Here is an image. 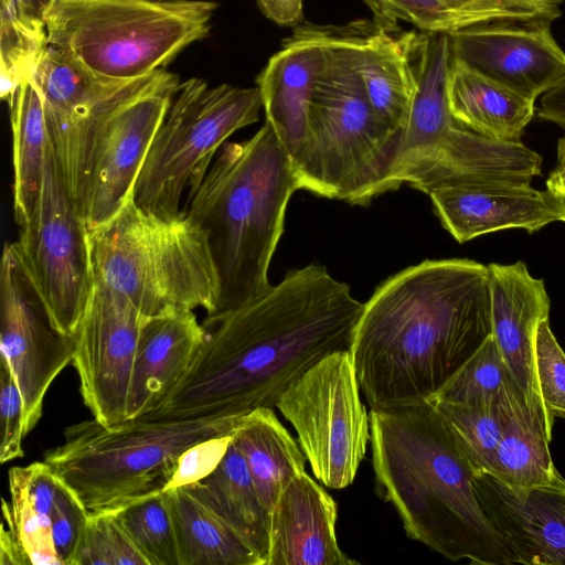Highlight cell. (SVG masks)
Returning <instances> with one entry per match:
<instances>
[{"mask_svg": "<svg viewBox=\"0 0 565 565\" xmlns=\"http://www.w3.org/2000/svg\"><path fill=\"white\" fill-rule=\"evenodd\" d=\"M428 402L434 405L450 428L475 475L488 472L502 435L498 397L482 404H462L440 399Z\"/></svg>", "mask_w": 565, "mask_h": 565, "instance_id": "836d02e7", "label": "cell"}, {"mask_svg": "<svg viewBox=\"0 0 565 565\" xmlns=\"http://www.w3.org/2000/svg\"><path fill=\"white\" fill-rule=\"evenodd\" d=\"M262 12L282 26H297L302 21L303 0H257Z\"/></svg>", "mask_w": 565, "mask_h": 565, "instance_id": "ee69618b", "label": "cell"}, {"mask_svg": "<svg viewBox=\"0 0 565 565\" xmlns=\"http://www.w3.org/2000/svg\"><path fill=\"white\" fill-rule=\"evenodd\" d=\"M491 333L488 266H409L364 303L350 348L361 393L376 411L428 402Z\"/></svg>", "mask_w": 565, "mask_h": 565, "instance_id": "7a4b0ae2", "label": "cell"}, {"mask_svg": "<svg viewBox=\"0 0 565 565\" xmlns=\"http://www.w3.org/2000/svg\"><path fill=\"white\" fill-rule=\"evenodd\" d=\"M39 3L41 4V7L44 9V11H46V8L49 7V4L52 2V0H38ZM45 14V13H44Z\"/></svg>", "mask_w": 565, "mask_h": 565, "instance_id": "681fc988", "label": "cell"}, {"mask_svg": "<svg viewBox=\"0 0 565 565\" xmlns=\"http://www.w3.org/2000/svg\"><path fill=\"white\" fill-rule=\"evenodd\" d=\"M551 24L492 22L448 34L451 56L534 100L565 76V52Z\"/></svg>", "mask_w": 565, "mask_h": 565, "instance_id": "2e32d148", "label": "cell"}, {"mask_svg": "<svg viewBox=\"0 0 565 565\" xmlns=\"http://www.w3.org/2000/svg\"><path fill=\"white\" fill-rule=\"evenodd\" d=\"M374 14L377 23L396 26L404 21L418 28L423 33H446L471 25L483 24L480 21L458 13L439 0H363Z\"/></svg>", "mask_w": 565, "mask_h": 565, "instance_id": "74e56055", "label": "cell"}, {"mask_svg": "<svg viewBox=\"0 0 565 565\" xmlns=\"http://www.w3.org/2000/svg\"><path fill=\"white\" fill-rule=\"evenodd\" d=\"M260 108L257 86L180 82L138 175L136 204L163 216L180 214L183 193L194 195L214 154L231 135L256 122Z\"/></svg>", "mask_w": 565, "mask_h": 565, "instance_id": "9c48e42d", "label": "cell"}, {"mask_svg": "<svg viewBox=\"0 0 565 565\" xmlns=\"http://www.w3.org/2000/svg\"><path fill=\"white\" fill-rule=\"evenodd\" d=\"M231 436L210 438L185 450L164 490L195 483L211 473L224 456Z\"/></svg>", "mask_w": 565, "mask_h": 565, "instance_id": "7bdbcfd3", "label": "cell"}, {"mask_svg": "<svg viewBox=\"0 0 565 565\" xmlns=\"http://www.w3.org/2000/svg\"><path fill=\"white\" fill-rule=\"evenodd\" d=\"M372 466L407 536L452 562L512 565L473 488V469L430 402L370 412Z\"/></svg>", "mask_w": 565, "mask_h": 565, "instance_id": "3957f363", "label": "cell"}, {"mask_svg": "<svg viewBox=\"0 0 565 565\" xmlns=\"http://www.w3.org/2000/svg\"><path fill=\"white\" fill-rule=\"evenodd\" d=\"M492 334L510 374L527 405L544 419L552 436L554 418L548 414L537 384L534 339L539 323L550 316V297L543 279L534 278L526 265L489 264Z\"/></svg>", "mask_w": 565, "mask_h": 565, "instance_id": "ac0fdd59", "label": "cell"}, {"mask_svg": "<svg viewBox=\"0 0 565 565\" xmlns=\"http://www.w3.org/2000/svg\"><path fill=\"white\" fill-rule=\"evenodd\" d=\"M323 62L322 26L297 25L256 78L263 108L290 160L305 138L316 79Z\"/></svg>", "mask_w": 565, "mask_h": 565, "instance_id": "7402d4cb", "label": "cell"}, {"mask_svg": "<svg viewBox=\"0 0 565 565\" xmlns=\"http://www.w3.org/2000/svg\"><path fill=\"white\" fill-rule=\"evenodd\" d=\"M428 195L441 225L459 243L505 228L533 233L562 221L555 194L530 183L448 185L434 189Z\"/></svg>", "mask_w": 565, "mask_h": 565, "instance_id": "d6986e66", "label": "cell"}, {"mask_svg": "<svg viewBox=\"0 0 565 565\" xmlns=\"http://www.w3.org/2000/svg\"><path fill=\"white\" fill-rule=\"evenodd\" d=\"M509 377V367L491 333L429 401L488 403L498 397Z\"/></svg>", "mask_w": 565, "mask_h": 565, "instance_id": "d590c367", "label": "cell"}, {"mask_svg": "<svg viewBox=\"0 0 565 565\" xmlns=\"http://www.w3.org/2000/svg\"><path fill=\"white\" fill-rule=\"evenodd\" d=\"M170 72L131 82L105 81L47 45L32 78L41 94L50 138L64 185L83 215L99 131L122 104L161 83Z\"/></svg>", "mask_w": 565, "mask_h": 565, "instance_id": "7c38bea8", "label": "cell"}, {"mask_svg": "<svg viewBox=\"0 0 565 565\" xmlns=\"http://www.w3.org/2000/svg\"><path fill=\"white\" fill-rule=\"evenodd\" d=\"M180 565H263L256 553L188 488L163 490Z\"/></svg>", "mask_w": 565, "mask_h": 565, "instance_id": "4dcf8cb0", "label": "cell"}, {"mask_svg": "<svg viewBox=\"0 0 565 565\" xmlns=\"http://www.w3.org/2000/svg\"><path fill=\"white\" fill-rule=\"evenodd\" d=\"M14 249L54 326L74 335L95 287L89 230L71 199L50 138L43 183Z\"/></svg>", "mask_w": 565, "mask_h": 565, "instance_id": "8fae6325", "label": "cell"}, {"mask_svg": "<svg viewBox=\"0 0 565 565\" xmlns=\"http://www.w3.org/2000/svg\"><path fill=\"white\" fill-rule=\"evenodd\" d=\"M232 440L243 455L255 489L270 512L280 492L306 471V456L270 407L256 408L241 417Z\"/></svg>", "mask_w": 565, "mask_h": 565, "instance_id": "f1b7e54d", "label": "cell"}, {"mask_svg": "<svg viewBox=\"0 0 565 565\" xmlns=\"http://www.w3.org/2000/svg\"><path fill=\"white\" fill-rule=\"evenodd\" d=\"M450 63L448 34H419L414 50L416 90L399 138L387 191L404 184L407 177L434 154L448 131L457 125L447 100Z\"/></svg>", "mask_w": 565, "mask_h": 565, "instance_id": "603a6c76", "label": "cell"}, {"mask_svg": "<svg viewBox=\"0 0 565 565\" xmlns=\"http://www.w3.org/2000/svg\"><path fill=\"white\" fill-rule=\"evenodd\" d=\"M11 503L2 499L1 565H61L56 555L51 515L38 510L20 482L9 476Z\"/></svg>", "mask_w": 565, "mask_h": 565, "instance_id": "1f68e13d", "label": "cell"}, {"mask_svg": "<svg viewBox=\"0 0 565 565\" xmlns=\"http://www.w3.org/2000/svg\"><path fill=\"white\" fill-rule=\"evenodd\" d=\"M363 309L350 286L324 266L291 269L257 298L207 313L184 377L145 416L178 419L274 408L318 361L351 348Z\"/></svg>", "mask_w": 565, "mask_h": 565, "instance_id": "6da1fadb", "label": "cell"}, {"mask_svg": "<svg viewBox=\"0 0 565 565\" xmlns=\"http://www.w3.org/2000/svg\"><path fill=\"white\" fill-rule=\"evenodd\" d=\"M7 102L12 129L13 211L21 226L31 218L39 201L50 135L32 76L25 77Z\"/></svg>", "mask_w": 565, "mask_h": 565, "instance_id": "f546056e", "label": "cell"}, {"mask_svg": "<svg viewBox=\"0 0 565 565\" xmlns=\"http://www.w3.org/2000/svg\"><path fill=\"white\" fill-rule=\"evenodd\" d=\"M47 47L43 20L21 17L6 1L0 9V96L8 100L17 86L32 76Z\"/></svg>", "mask_w": 565, "mask_h": 565, "instance_id": "e575fe53", "label": "cell"}, {"mask_svg": "<svg viewBox=\"0 0 565 565\" xmlns=\"http://www.w3.org/2000/svg\"><path fill=\"white\" fill-rule=\"evenodd\" d=\"M448 108L461 127L500 141H521L534 100L483 76L451 56Z\"/></svg>", "mask_w": 565, "mask_h": 565, "instance_id": "4316f807", "label": "cell"}, {"mask_svg": "<svg viewBox=\"0 0 565 565\" xmlns=\"http://www.w3.org/2000/svg\"><path fill=\"white\" fill-rule=\"evenodd\" d=\"M216 9L210 0H52L47 45L96 77L131 82L204 39Z\"/></svg>", "mask_w": 565, "mask_h": 565, "instance_id": "ba28073f", "label": "cell"}, {"mask_svg": "<svg viewBox=\"0 0 565 565\" xmlns=\"http://www.w3.org/2000/svg\"><path fill=\"white\" fill-rule=\"evenodd\" d=\"M179 83V76L169 73L161 83L118 107L103 125L83 207L89 231L109 222L132 196Z\"/></svg>", "mask_w": 565, "mask_h": 565, "instance_id": "9a60e30c", "label": "cell"}, {"mask_svg": "<svg viewBox=\"0 0 565 565\" xmlns=\"http://www.w3.org/2000/svg\"><path fill=\"white\" fill-rule=\"evenodd\" d=\"M0 313V361L21 391L26 436L41 418L50 385L73 361L75 341L54 326L12 243L1 258Z\"/></svg>", "mask_w": 565, "mask_h": 565, "instance_id": "4fadbf2b", "label": "cell"}, {"mask_svg": "<svg viewBox=\"0 0 565 565\" xmlns=\"http://www.w3.org/2000/svg\"><path fill=\"white\" fill-rule=\"evenodd\" d=\"M0 462L23 457L24 404L9 366L0 361Z\"/></svg>", "mask_w": 565, "mask_h": 565, "instance_id": "b9f144b4", "label": "cell"}, {"mask_svg": "<svg viewBox=\"0 0 565 565\" xmlns=\"http://www.w3.org/2000/svg\"><path fill=\"white\" fill-rule=\"evenodd\" d=\"M202 339V324L191 309L172 308L145 319L132 371L128 419L159 408L184 377Z\"/></svg>", "mask_w": 565, "mask_h": 565, "instance_id": "cb8c5ba5", "label": "cell"}, {"mask_svg": "<svg viewBox=\"0 0 565 565\" xmlns=\"http://www.w3.org/2000/svg\"><path fill=\"white\" fill-rule=\"evenodd\" d=\"M546 189L551 191H565V169L556 167L551 171L546 180Z\"/></svg>", "mask_w": 565, "mask_h": 565, "instance_id": "bcb514c9", "label": "cell"}, {"mask_svg": "<svg viewBox=\"0 0 565 565\" xmlns=\"http://www.w3.org/2000/svg\"><path fill=\"white\" fill-rule=\"evenodd\" d=\"M551 192H553L555 194V196H556V199L558 201L559 210H561V213H562V221L565 222V191L564 190H556V191H551Z\"/></svg>", "mask_w": 565, "mask_h": 565, "instance_id": "c3c4849f", "label": "cell"}, {"mask_svg": "<svg viewBox=\"0 0 565 565\" xmlns=\"http://www.w3.org/2000/svg\"><path fill=\"white\" fill-rule=\"evenodd\" d=\"M245 415V414H244ZM243 415L128 419L105 426L84 420L43 455L88 511L114 509L163 491L190 447L232 435Z\"/></svg>", "mask_w": 565, "mask_h": 565, "instance_id": "52a82bcc", "label": "cell"}, {"mask_svg": "<svg viewBox=\"0 0 565 565\" xmlns=\"http://www.w3.org/2000/svg\"><path fill=\"white\" fill-rule=\"evenodd\" d=\"M478 502L512 565H565V479L511 489L487 472L473 476Z\"/></svg>", "mask_w": 565, "mask_h": 565, "instance_id": "e0dca14e", "label": "cell"}, {"mask_svg": "<svg viewBox=\"0 0 565 565\" xmlns=\"http://www.w3.org/2000/svg\"><path fill=\"white\" fill-rule=\"evenodd\" d=\"M323 62L291 166L299 190L367 205L387 191L402 131L374 110L354 62L350 25L322 26Z\"/></svg>", "mask_w": 565, "mask_h": 565, "instance_id": "5b68a950", "label": "cell"}, {"mask_svg": "<svg viewBox=\"0 0 565 565\" xmlns=\"http://www.w3.org/2000/svg\"><path fill=\"white\" fill-rule=\"evenodd\" d=\"M74 565H149L108 509L89 511Z\"/></svg>", "mask_w": 565, "mask_h": 565, "instance_id": "8d00e7d4", "label": "cell"}, {"mask_svg": "<svg viewBox=\"0 0 565 565\" xmlns=\"http://www.w3.org/2000/svg\"><path fill=\"white\" fill-rule=\"evenodd\" d=\"M217 514L267 564L269 511L264 507L247 463L232 440L215 469L184 486Z\"/></svg>", "mask_w": 565, "mask_h": 565, "instance_id": "83f0119b", "label": "cell"}, {"mask_svg": "<svg viewBox=\"0 0 565 565\" xmlns=\"http://www.w3.org/2000/svg\"><path fill=\"white\" fill-rule=\"evenodd\" d=\"M537 116L565 130V76L540 96Z\"/></svg>", "mask_w": 565, "mask_h": 565, "instance_id": "f6af8a7d", "label": "cell"}, {"mask_svg": "<svg viewBox=\"0 0 565 565\" xmlns=\"http://www.w3.org/2000/svg\"><path fill=\"white\" fill-rule=\"evenodd\" d=\"M334 499L306 471L292 478L269 512L266 565H352L335 535Z\"/></svg>", "mask_w": 565, "mask_h": 565, "instance_id": "ffe728a7", "label": "cell"}, {"mask_svg": "<svg viewBox=\"0 0 565 565\" xmlns=\"http://www.w3.org/2000/svg\"><path fill=\"white\" fill-rule=\"evenodd\" d=\"M89 511L76 493L61 479L51 513L52 535L61 565H74Z\"/></svg>", "mask_w": 565, "mask_h": 565, "instance_id": "60d3db41", "label": "cell"}, {"mask_svg": "<svg viewBox=\"0 0 565 565\" xmlns=\"http://www.w3.org/2000/svg\"><path fill=\"white\" fill-rule=\"evenodd\" d=\"M298 189L290 158L265 121L249 139L225 142L182 209L209 236L220 279L217 310L244 305L271 285L268 270Z\"/></svg>", "mask_w": 565, "mask_h": 565, "instance_id": "277c9868", "label": "cell"}, {"mask_svg": "<svg viewBox=\"0 0 565 565\" xmlns=\"http://www.w3.org/2000/svg\"><path fill=\"white\" fill-rule=\"evenodd\" d=\"M451 10L481 23L552 24L562 14L564 0H439Z\"/></svg>", "mask_w": 565, "mask_h": 565, "instance_id": "f35d334b", "label": "cell"}, {"mask_svg": "<svg viewBox=\"0 0 565 565\" xmlns=\"http://www.w3.org/2000/svg\"><path fill=\"white\" fill-rule=\"evenodd\" d=\"M354 62L377 115L403 131L416 90L414 50L419 34L374 21L350 24Z\"/></svg>", "mask_w": 565, "mask_h": 565, "instance_id": "d4e9b609", "label": "cell"}, {"mask_svg": "<svg viewBox=\"0 0 565 565\" xmlns=\"http://www.w3.org/2000/svg\"><path fill=\"white\" fill-rule=\"evenodd\" d=\"M498 402L502 435L487 473L514 490L555 481L562 475L551 457L552 436L543 417L527 405L512 376L501 387Z\"/></svg>", "mask_w": 565, "mask_h": 565, "instance_id": "484cf974", "label": "cell"}, {"mask_svg": "<svg viewBox=\"0 0 565 565\" xmlns=\"http://www.w3.org/2000/svg\"><path fill=\"white\" fill-rule=\"evenodd\" d=\"M350 349L334 351L294 381L276 407L294 426L317 480L343 489L355 479L371 440Z\"/></svg>", "mask_w": 565, "mask_h": 565, "instance_id": "30bf717a", "label": "cell"}, {"mask_svg": "<svg viewBox=\"0 0 565 565\" xmlns=\"http://www.w3.org/2000/svg\"><path fill=\"white\" fill-rule=\"evenodd\" d=\"M146 317L95 278L92 298L74 334L73 365L84 404L105 426L128 419V402Z\"/></svg>", "mask_w": 565, "mask_h": 565, "instance_id": "5bb4252c", "label": "cell"}, {"mask_svg": "<svg viewBox=\"0 0 565 565\" xmlns=\"http://www.w3.org/2000/svg\"><path fill=\"white\" fill-rule=\"evenodd\" d=\"M565 169V135L557 142V166Z\"/></svg>", "mask_w": 565, "mask_h": 565, "instance_id": "7dc6e473", "label": "cell"}, {"mask_svg": "<svg viewBox=\"0 0 565 565\" xmlns=\"http://www.w3.org/2000/svg\"><path fill=\"white\" fill-rule=\"evenodd\" d=\"M95 278L149 318L168 309L217 310L220 279L207 233L185 212L163 216L134 194L103 226L89 231Z\"/></svg>", "mask_w": 565, "mask_h": 565, "instance_id": "8992f818", "label": "cell"}, {"mask_svg": "<svg viewBox=\"0 0 565 565\" xmlns=\"http://www.w3.org/2000/svg\"><path fill=\"white\" fill-rule=\"evenodd\" d=\"M534 365L543 403L552 418H565V352L543 319L534 339Z\"/></svg>", "mask_w": 565, "mask_h": 565, "instance_id": "ab89813d", "label": "cell"}, {"mask_svg": "<svg viewBox=\"0 0 565 565\" xmlns=\"http://www.w3.org/2000/svg\"><path fill=\"white\" fill-rule=\"evenodd\" d=\"M108 510L149 565H180L172 516L164 491Z\"/></svg>", "mask_w": 565, "mask_h": 565, "instance_id": "d6a6232c", "label": "cell"}, {"mask_svg": "<svg viewBox=\"0 0 565 565\" xmlns=\"http://www.w3.org/2000/svg\"><path fill=\"white\" fill-rule=\"evenodd\" d=\"M541 171L542 157L521 141L494 140L457 124L405 183L428 195L448 185L531 183Z\"/></svg>", "mask_w": 565, "mask_h": 565, "instance_id": "44dd1931", "label": "cell"}]
</instances>
